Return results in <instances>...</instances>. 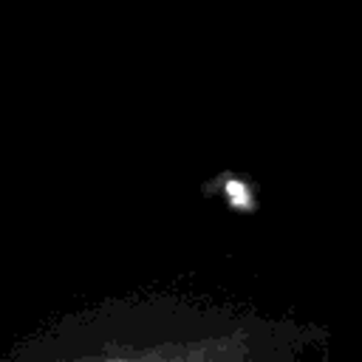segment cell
I'll return each instance as SVG.
<instances>
[{
	"instance_id": "obj_1",
	"label": "cell",
	"mask_w": 362,
	"mask_h": 362,
	"mask_svg": "<svg viewBox=\"0 0 362 362\" xmlns=\"http://www.w3.org/2000/svg\"><path fill=\"white\" fill-rule=\"evenodd\" d=\"M322 325L187 291L116 294L17 339L0 362H320Z\"/></svg>"
}]
</instances>
